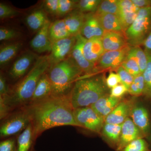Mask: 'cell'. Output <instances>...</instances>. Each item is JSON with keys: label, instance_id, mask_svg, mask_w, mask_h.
I'll list each match as a JSON object with an SVG mask.
<instances>
[{"label": "cell", "instance_id": "obj_27", "mask_svg": "<svg viewBox=\"0 0 151 151\" xmlns=\"http://www.w3.org/2000/svg\"><path fill=\"white\" fill-rule=\"evenodd\" d=\"M33 139V130L30 123L19 135L17 141V151H29L32 145Z\"/></svg>", "mask_w": 151, "mask_h": 151}, {"label": "cell", "instance_id": "obj_15", "mask_svg": "<svg viewBox=\"0 0 151 151\" xmlns=\"http://www.w3.org/2000/svg\"><path fill=\"white\" fill-rule=\"evenodd\" d=\"M131 48L127 45L119 50L105 51L98 60L99 66L103 69L119 67L122 65Z\"/></svg>", "mask_w": 151, "mask_h": 151}, {"label": "cell", "instance_id": "obj_18", "mask_svg": "<svg viewBox=\"0 0 151 151\" xmlns=\"http://www.w3.org/2000/svg\"><path fill=\"white\" fill-rule=\"evenodd\" d=\"M105 52L102 38L86 40L83 47V52L86 59L95 64Z\"/></svg>", "mask_w": 151, "mask_h": 151}, {"label": "cell", "instance_id": "obj_44", "mask_svg": "<svg viewBox=\"0 0 151 151\" xmlns=\"http://www.w3.org/2000/svg\"><path fill=\"white\" fill-rule=\"evenodd\" d=\"M134 82L137 86L141 94H144L145 89V82L143 73H141L135 76Z\"/></svg>", "mask_w": 151, "mask_h": 151}, {"label": "cell", "instance_id": "obj_17", "mask_svg": "<svg viewBox=\"0 0 151 151\" xmlns=\"http://www.w3.org/2000/svg\"><path fill=\"white\" fill-rule=\"evenodd\" d=\"M36 55L28 52L22 55L14 63L9 72L11 78L17 79L22 77L27 72L29 68L35 62Z\"/></svg>", "mask_w": 151, "mask_h": 151}, {"label": "cell", "instance_id": "obj_34", "mask_svg": "<svg viewBox=\"0 0 151 151\" xmlns=\"http://www.w3.org/2000/svg\"><path fill=\"white\" fill-rule=\"evenodd\" d=\"M149 145L144 138L135 140L121 151H150Z\"/></svg>", "mask_w": 151, "mask_h": 151}, {"label": "cell", "instance_id": "obj_16", "mask_svg": "<svg viewBox=\"0 0 151 151\" xmlns=\"http://www.w3.org/2000/svg\"><path fill=\"white\" fill-rule=\"evenodd\" d=\"M135 104L134 99L122 100L119 105L105 118V124H123L129 118Z\"/></svg>", "mask_w": 151, "mask_h": 151}, {"label": "cell", "instance_id": "obj_43", "mask_svg": "<svg viewBox=\"0 0 151 151\" xmlns=\"http://www.w3.org/2000/svg\"><path fill=\"white\" fill-rule=\"evenodd\" d=\"M9 92L6 82V78L2 74L0 76V99L5 100Z\"/></svg>", "mask_w": 151, "mask_h": 151}, {"label": "cell", "instance_id": "obj_47", "mask_svg": "<svg viewBox=\"0 0 151 151\" xmlns=\"http://www.w3.org/2000/svg\"><path fill=\"white\" fill-rule=\"evenodd\" d=\"M129 93L132 95L134 96H139L141 95V92H140L139 88L137 86L136 84L134 82H133L131 86H130L129 88Z\"/></svg>", "mask_w": 151, "mask_h": 151}, {"label": "cell", "instance_id": "obj_45", "mask_svg": "<svg viewBox=\"0 0 151 151\" xmlns=\"http://www.w3.org/2000/svg\"><path fill=\"white\" fill-rule=\"evenodd\" d=\"M138 8L141 9L151 6V0H131Z\"/></svg>", "mask_w": 151, "mask_h": 151}, {"label": "cell", "instance_id": "obj_26", "mask_svg": "<svg viewBox=\"0 0 151 151\" xmlns=\"http://www.w3.org/2000/svg\"><path fill=\"white\" fill-rule=\"evenodd\" d=\"M47 17L42 10H37L32 12L26 18V23L28 27L33 31H39L45 24Z\"/></svg>", "mask_w": 151, "mask_h": 151}, {"label": "cell", "instance_id": "obj_37", "mask_svg": "<svg viewBox=\"0 0 151 151\" xmlns=\"http://www.w3.org/2000/svg\"><path fill=\"white\" fill-rule=\"evenodd\" d=\"M19 13V11L10 6L2 3L0 4V18L1 19L12 17L18 15Z\"/></svg>", "mask_w": 151, "mask_h": 151}, {"label": "cell", "instance_id": "obj_21", "mask_svg": "<svg viewBox=\"0 0 151 151\" xmlns=\"http://www.w3.org/2000/svg\"><path fill=\"white\" fill-rule=\"evenodd\" d=\"M52 95V88L51 82L47 73H45L42 76L39 80L32 98L27 106L42 101Z\"/></svg>", "mask_w": 151, "mask_h": 151}, {"label": "cell", "instance_id": "obj_7", "mask_svg": "<svg viewBox=\"0 0 151 151\" xmlns=\"http://www.w3.org/2000/svg\"><path fill=\"white\" fill-rule=\"evenodd\" d=\"M73 116L79 127L100 134L105 120L99 116L91 106L73 109Z\"/></svg>", "mask_w": 151, "mask_h": 151}, {"label": "cell", "instance_id": "obj_8", "mask_svg": "<svg viewBox=\"0 0 151 151\" xmlns=\"http://www.w3.org/2000/svg\"><path fill=\"white\" fill-rule=\"evenodd\" d=\"M76 41V36H71L52 43L51 53L48 56L50 67L66 59V56L71 52Z\"/></svg>", "mask_w": 151, "mask_h": 151}, {"label": "cell", "instance_id": "obj_25", "mask_svg": "<svg viewBox=\"0 0 151 151\" xmlns=\"http://www.w3.org/2000/svg\"><path fill=\"white\" fill-rule=\"evenodd\" d=\"M49 36L52 43L57 41L70 37L71 35L68 30L64 19L57 20L50 24Z\"/></svg>", "mask_w": 151, "mask_h": 151}, {"label": "cell", "instance_id": "obj_1", "mask_svg": "<svg viewBox=\"0 0 151 151\" xmlns=\"http://www.w3.org/2000/svg\"><path fill=\"white\" fill-rule=\"evenodd\" d=\"M27 107L31 116L34 141L42 132L51 128L64 126L79 127L74 119L69 94L52 95Z\"/></svg>", "mask_w": 151, "mask_h": 151}, {"label": "cell", "instance_id": "obj_10", "mask_svg": "<svg viewBox=\"0 0 151 151\" xmlns=\"http://www.w3.org/2000/svg\"><path fill=\"white\" fill-rule=\"evenodd\" d=\"M118 5L117 15L125 32L134 21L140 9L137 7L131 0H118Z\"/></svg>", "mask_w": 151, "mask_h": 151}, {"label": "cell", "instance_id": "obj_13", "mask_svg": "<svg viewBox=\"0 0 151 151\" xmlns=\"http://www.w3.org/2000/svg\"><path fill=\"white\" fill-rule=\"evenodd\" d=\"M144 138L142 133L129 117L122 124L120 140L116 151H121L133 141Z\"/></svg>", "mask_w": 151, "mask_h": 151}, {"label": "cell", "instance_id": "obj_35", "mask_svg": "<svg viewBox=\"0 0 151 151\" xmlns=\"http://www.w3.org/2000/svg\"><path fill=\"white\" fill-rule=\"evenodd\" d=\"M78 1L73 0H58V16H63L70 13L76 7Z\"/></svg>", "mask_w": 151, "mask_h": 151}, {"label": "cell", "instance_id": "obj_2", "mask_svg": "<svg viewBox=\"0 0 151 151\" xmlns=\"http://www.w3.org/2000/svg\"><path fill=\"white\" fill-rule=\"evenodd\" d=\"M50 67L48 56L37 58L29 72L14 86L5 100L0 99V106L5 108L9 113L15 108L27 106L39 80Z\"/></svg>", "mask_w": 151, "mask_h": 151}, {"label": "cell", "instance_id": "obj_23", "mask_svg": "<svg viewBox=\"0 0 151 151\" xmlns=\"http://www.w3.org/2000/svg\"><path fill=\"white\" fill-rule=\"evenodd\" d=\"M122 126V124H104L100 132L108 145L116 150L120 140Z\"/></svg>", "mask_w": 151, "mask_h": 151}, {"label": "cell", "instance_id": "obj_38", "mask_svg": "<svg viewBox=\"0 0 151 151\" xmlns=\"http://www.w3.org/2000/svg\"><path fill=\"white\" fill-rule=\"evenodd\" d=\"M19 36V32L12 29L4 27L0 28V40L1 41L13 39Z\"/></svg>", "mask_w": 151, "mask_h": 151}, {"label": "cell", "instance_id": "obj_42", "mask_svg": "<svg viewBox=\"0 0 151 151\" xmlns=\"http://www.w3.org/2000/svg\"><path fill=\"white\" fill-rule=\"evenodd\" d=\"M106 83L108 88H112L121 84V80L118 73L111 72L106 79Z\"/></svg>", "mask_w": 151, "mask_h": 151}, {"label": "cell", "instance_id": "obj_22", "mask_svg": "<svg viewBox=\"0 0 151 151\" xmlns=\"http://www.w3.org/2000/svg\"><path fill=\"white\" fill-rule=\"evenodd\" d=\"M85 18V15L78 10L72 11L63 19L70 35L76 36L80 33Z\"/></svg>", "mask_w": 151, "mask_h": 151}, {"label": "cell", "instance_id": "obj_28", "mask_svg": "<svg viewBox=\"0 0 151 151\" xmlns=\"http://www.w3.org/2000/svg\"><path fill=\"white\" fill-rule=\"evenodd\" d=\"M22 46L20 42L7 45L0 50V65L3 66L8 63L16 55Z\"/></svg>", "mask_w": 151, "mask_h": 151}, {"label": "cell", "instance_id": "obj_24", "mask_svg": "<svg viewBox=\"0 0 151 151\" xmlns=\"http://www.w3.org/2000/svg\"><path fill=\"white\" fill-rule=\"evenodd\" d=\"M96 15L105 31L124 32L122 25L117 15L104 14Z\"/></svg>", "mask_w": 151, "mask_h": 151}, {"label": "cell", "instance_id": "obj_3", "mask_svg": "<svg viewBox=\"0 0 151 151\" xmlns=\"http://www.w3.org/2000/svg\"><path fill=\"white\" fill-rule=\"evenodd\" d=\"M108 89L103 75L77 80L69 94L73 109L91 106L100 98L109 95Z\"/></svg>", "mask_w": 151, "mask_h": 151}, {"label": "cell", "instance_id": "obj_33", "mask_svg": "<svg viewBox=\"0 0 151 151\" xmlns=\"http://www.w3.org/2000/svg\"><path fill=\"white\" fill-rule=\"evenodd\" d=\"M131 50L137 61L141 73H143L147 64V57L146 52L139 46L132 47Z\"/></svg>", "mask_w": 151, "mask_h": 151}, {"label": "cell", "instance_id": "obj_14", "mask_svg": "<svg viewBox=\"0 0 151 151\" xmlns=\"http://www.w3.org/2000/svg\"><path fill=\"white\" fill-rule=\"evenodd\" d=\"M105 32L95 14L85 15V20L80 32L83 37L86 40L102 38Z\"/></svg>", "mask_w": 151, "mask_h": 151}, {"label": "cell", "instance_id": "obj_9", "mask_svg": "<svg viewBox=\"0 0 151 151\" xmlns=\"http://www.w3.org/2000/svg\"><path fill=\"white\" fill-rule=\"evenodd\" d=\"M86 39L80 33L76 36V41L71 52L70 56L83 72L92 73L94 70L95 64L89 62L84 56L83 47Z\"/></svg>", "mask_w": 151, "mask_h": 151}, {"label": "cell", "instance_id": "obj_40", "mask_svg": "<svg viewBox=\"0 0 151 151\" xmlns=\"http://www.w3.org/2000/svg\"><path fill=\"white\" fill-rule=\"evenodd\" d=\"M128 92L129 89L127 86L121 83L111 89L110 95L111 97L116 98H122Z\"/></svg>", "mask_w": 151, "mask_h": 151}, {"label": "cell", "instance_id": "obj_5", "mask_svg": "<svg viewBox=\"0 0 151 151\" xmlns=\"http://www.w3.org/2000/svg\"><path fill=\"white\" fill-rule=\"evenodd\" d=\"M151 31V6L140 9L133 23L125 32L128 43L137 46L143 44Z\"/></svg>", "mask_w": 151, "mask_h": 151}, {"label": "cell", "instance_id": "obj_41", "mask_svg": "<svg viewBox=\"0 0 151 151\" xmlns=\"http://www.w3.org/2000/svg\"><path fill=\"white\" fill-rule=\"evenodd\" d=\"M0 151H17L14 139H9L1 142Z\"/></svg>", "mask_w": 151, "mask_h": 151}, {"label": "cell", "instance_id": "obj_46", "mask_svg": "<svg viewBox=\"0 0 151 151\" xmlns=\"http://www.w3.org/2000/svg\"><path fill=\"white\" fill-rule=\"evenodd\" d=\"M143 44L145 47V51L151 53V31L144 40Z\"/></svg>", "mask_w": 151, "mask_h": 151}, {"label": "cell", "instance_id": "obj_6", "mask_svg": "<svg viewBox=\"0 0 151 151\" xmlns=\"http://www.w3.org/2000/svg\"><path fill=\"white\" fill-rule=\"evenodd\" d=\"M32 122L31 116L27 106L6 117L0 128L1 138L17 134L24 130Z\"/></svg>", "mask_w": 151, "mask_h": 151}, {"label": "cell", "instance_id": "obj_32", "mask_svg": "<svg viewBox=\"0 0 151 151\" xmlns=\"http://www.w3.org/2000/svg\"><path fill=\"white\" fill-rule=\"evenodd\" d=\"M102 1L100 0H81L78 1L76 8L81 12H91L93 13L97 11V8Z\"/></svg>", "mask_w": 151, "mask_h": 151}, {"label": "cell", "instance_id": "obj_4", "mask_svg": "<svg viewBox=\"0 0 151 151\" xmlns=\"http://www.w3.org/2000/svg\"><path fill=\"white\" fill-rule=\"evenodd\" d=\"M47 75L51 82L52 95H69L74 83L83 72L71 58H66L50 67Z\"/></svg>", "mask_w": 151, "mask_h": 151}, {"label": "cell", "instance_id": "obj_30", "mask_svg": "<svg viewBox=\"0 0 151 151\" xmlns=\"http://www.w3.org/2000/svg\"><path fill=\"white\" fill-rule=\"evenodd\" d=\"M118 12V0L102 1L95 14H111L117 15Z\"/></svg>", "mask_w": 151, "mask_h": 151}, {"label": "cell", "instance_id": "obj_19", "mask_svg": "<svg viewBox=\"0 0 151 151\" xmlns=\"http://www.w3.org/2000/svg\"><path fill=\"white\" fill-rule=\"evenodd\" d=\"M122 98L111 97L110 94L102 97L91 106V108L105 120L122 101Z\"/></svg>", "mask_w": 151, "mask_h": 151}, {"label": "cell", "instance_id": "obj_31", "mask_svg": "<svg viewBox=\"0 0 151 151\" xmlns=\"http://www.w3.org/2000/svg\"><path fill=\"white\" fill-rule=\"evenodd\" d=\"M145 52L147 57V64L145 70L143 73L145 82L144 94L146 97L151 98V53Z\"/></svg>", "mask_w": 151, "mask_h": 151}, {"label": "cell", "instance_id": "obj_39", "mask_svg": "<svg viewBox=\"0 0 151 151\" xmlns=\"http://www.w3.org/2000/svg\"><path fill=\"white\" fill-rule=\"evenodd\" d=\"M43 6L49 13L58 15V0H46L44 1Z\"/></svg>", "mask_w": 151, "mask_h": 151}, {"label": "cell", "instance_id": "obj_12", "mask_svg": "<svg viewBox=\"0 0 151 151\" xmlns=\"http://www.w3.org/2000/svg\"><path fill=\"white\" fill-rule=\"evenodd\" d=\"M50 22L48 19L45 24L30 42L31 47L38 53L51 52L52 43L49 36Z\"/></svg>", "mask_w": 151, "mask_h": 151}, {"label": "cell", "instance_id": "obj_48", "mask_svg": "<svg viewBox=\"0 0 151 151\" xmlns=\"http://www.w3.org/2000/svg\"><path fill=\"white\" fill-rule=\"evenodd\" d=\"M150 151H151V149H150Z\"/></svg>", "mask_w": 151, "mask_h": 151}, {"label": "cell", "instance_id": "obj_11", "mask_svg": "<svg viewBox=\"0 0 151 151\" xmlns=\"http://www.w3.org/2000/svg\"><path fill=\"white\" fill-rule=\"evenodd\" d=\"M130 116L145 138H150L151 134V125L148 112L146 108L142 105L135 103Z\"/></svg>", "mask_w": 151, "mask_h": 151}, {"label": "cell", "instance_id": "obj_36", "mask_svg": "<svg viewBox=\"0 0 151 151\" xmlns=\"http://www.w3.org/2000/svg\"><path fill=\"white\" fill-rule=\"evenodd\" d=\"M117 73L121 78V83L125 85L129 89L131 84L134 82V77L125 70L122 66H119L117 68Z\"/></svg>", "mask_w": 151, "mask_h": 151}, {"label": "cell", "instance_id": "obj_20", "mask_svg": "<svg viewBox=\"0 0 151 151\" xmlns=\"http://www.w3.org/2000/svg\"><path fill=\"white\" fill-rule=\"evenodd\" d=\"M102 40L105 52L119 50L127 46V39L122 32L105 31Z\"/></svg>", "mask_w": 151, "mask_h": 151}, {"label": "cell", "instance_id": "obj_29", "mask_svg": "<svg viewBox=\"0 0 151 151\" xmlns=\"http://www.w3.org/2000/svg\"><path fill=\"white\" fill-rule=\"evenodd\" d=\"M122 66L134 77L141 73L137 61L131 50V48Z\"/></svg>", "mask_w": 151, "mask_h": 151}]
</instances>
